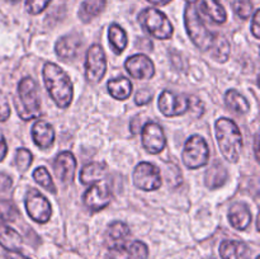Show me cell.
<instances>
[{
	"instance_id": "1",
	"label": "cell",
	"mask_w": 260,
	"mask_h": 259,
	"mask_svg": "<svg viewBox=\"0 0 260 259\" xmlns=\"http://www.w3.org/2000/svg\"><path fill=\"white\" fill-rule=\"evenodd\" d=\"M42 75L46 89L56 106L68 108L74 98V86L68 74L56 63L47 62L43 66Z\"/></svg>"
},
{
	"instance_id": "2",
	"label": "cell",
	"mask_w": 260,
	"mask_h": 259,
	"mask_svg": "<svg viewBox=\"0 0 260 259\" xmlns=\"http://www.w3.org/2000/svg\"><path fill=\"white\" fill-rule=\"evenodd\" d=\"M216 139L218 147L228 161L238 163L240 152L243 150V135L238 124L230 118H222L216 121Z\"/></svg>"
},
{
	"instance_id": "3",
	"label": "cell",
	"mask_w": 260,
	"mask_h": 259,
	"mask_svg": "<svg viewBox=\"0 0 260 259\" xmlns=\"http://www.w3.org/2000/svg\"><path fill=\"white\" fill-rule=\"evenodd\" d=\"M14 104L18 116L23 121H30L41 116L38 85L30 76L23 78L18 84V98L15 99Z\"/></svg>"
},
{
	"instance_id": "4",
	"label": "cell",
	"mask_w": 260,
	"mask_h": 259,
	"mask_svg": "<svg viewBox=\"0 0 260 259\" xmlns=\"http://www.w3.org/2000/svg\"><path fill=\"white\" fill-rule=\"evenodd\" d=\"M184 24L187 28V33L192 42L200 48L201 51L211 50L216 40V35L208 30L205 22L201 18L200 12L193 4H188L184 10Z\"/></svg>"
},
{
	"instance_id": "5",
	"label": "cell",
	"mask_w": 260,
	"mask_h": 259,
	"mask_svg": "<svg viewBox=\"0 0 260 259\" xmlns=\"http://www.w3.org/2000/svg\"><path fill=\"white\" fill-rule=\"evenodd\" d=\"M141 27L149 33L151 37L157 40H169L174 33L172 23L167 15L156 8H146L141 10L137 17Z\"/></svg>"
},
{
	"instance_id": "6",
	"label": "cell",
	"mask_w": 260,
	"mask_h": 259,
	"mask_svg": "<svg viewBox=\"0 0 260 259\" xmlns=\"http://www.w3.org/2000/svg\"><path fill=\"white\" fill-rule=\"evenodd\" d=\"M183 163L189 169L205 167L210 160V147L200 135H193L187 140L182 154Z\"/></svg>"
},
{
	"instance_id": "7",
	"label": "cell",
	"mask_w": 260,
	"mask_h": 259,
	"mask_svg": "<svg viewBox=\"0 0 260 259\" xmlns=\"http://www.w3.org/2000/svg\"><path fill=\"white\" fill-rule=\"evenodd\" d=\"M107 71L106 52L101 45H91L86 52L85 78L90 84L101 83Z\"/></svg>"
},
{
	"instance_id": "8",
	"label": "cell",
	"mask_w": 260,
	"mask_h": 259,
	"mask_svg": "<svg viewBox=\"0 0 260 259\" xmlns=\"http://www.w3.org/2000/svg\"><path fill=\"white\" fill-rule=\"evenodd\" d=\"M161 174L156 165L141 161L134 170V184L141 190H156L161 187Z\"/></svg>"
},
{
	"instance_id": "9",
	"label": "cell",
	"mask_w": 260,
	"mask_h": 259,
	"mask_svg": "<svg viewBox=\"0 0 260 259\" xmlns=\"http://www.w3.org/2000/svg\"><path fill=\"white\" fill-rule=\"evenodd\" d=\"M24 205L28 216L33 221H36V222L45 223L51 218L52 208H51V205L47 198L40 190H28L27 196H25Z\"/></svg>"
},
{
	"instance_id": "10",
	"label": "cell",
	"mask_w": 260,
	"mask_h": 259,
	"mask_svg": "<svg viewBox=\"0 0 260 259\" xmlns=\"http://www.w3.org/2000/svg\"><path fill=\"white\" fill-rule=\"evenodd\" d=\"M111 197L112 195L108 184L103 180H99L88 188V190L84 193L83 201L88 210H90L91 212H98L109 205Z\"/></svg>"
},
{
	"instance_id": "11",
	"label": "cell",
	"mask_w": 260,
	"mask_h": 259,
	"mask_svg": "<svg viewBox=\"0 0 260 259\" xmlns=\"http://www.w3.org/2000/svg\"><path fill=\"white\" fill-rule=\"evenodd\" d=\"M160 112L167 117L182 116L189 109V98L170 90H162L157 102Z\"/></svg>"
},
{
	"instance_id": "12",
	"label": "cell",
	"mask_w": 260,
	"mask_h": 259,
	"mask_svg": "<svg viewBox=\"0 0 260 259\" xmlns=\"http://www.w3.org/2000/svg\"><path fill=\"white\" fill-rule=\"evenodd\" d=\"M142 145L150 154H159L167 145V139L162 127L156 122H147L144 124L141 132Z\"/></svg>"
},
{
	"instance_id": "13",
	"label": "cell",
	"mask_w": 260,
	"mask_h": 259,
	"mask_svg": "<svg viewBox=\"0 0 260 259\" xmlns=\"http://www.w3.org/2000/svg\"><path fill=\"white\" fill-rule=\"evenodd\" d=\"M124 68L129 76L137 80H147L155 75L154 62L144 53H137L127 58Z\"/></svg>"
},
{
	"instance_id": "14",
	"label": "cell",
	"mask_w": 260,
	"mask_h": 259,
	"mask_svg": "<svg viewBox=\"0 0 260 259\" xmlns=\"http://www.w3.org/2000/svg\"><path fill=\"white\" fill-rule=\"evenodd\" d=\"M129 235V228L122 221H114L107 229L106 244L107 248L113 253H119L127 245V238Z\"/></svg>"
},
{
	"instance_id": "15",
	"label": "cell",
	"mask_w": 260,
	"mask_h": 259,
	"mask_svg": "<svg viewBox=\"0 0 260 259\" xmlns=\"http://www.w3.org/2000/svg\"><path fill=\"white\" fill-rule=\"evenodd\" d=\"M53 170H55L56 177L62 183L73 182L76 173V160L73 152H60L53 161Z\"/></svg>"
},
{
	"instance_id": "16",
	"label": "cell",
	"mask_w": 260,
	"mask_h": 259,
	"mask_svg": "<svg viewBox=\"0 0 260 259\" xmlns=\"http://www.w3.org/2000/svg\"><path fill=\"white\" fill-rule=\"evenodd\" d=\"M81 47V38L76 33L63 36L56 42L55 51L61 60H71L78 55L79 50Z\"/></svg>"
},
{
	"instance_id": "17",
	"label": "cell",
	"mask_w": 260,
	"mask_h": 259,
	"mask_svg": "<svg viewBox=\"0 0 260 259\" xmlns=\"http://www.w3.org/2000/svg\"><path fill=\"white\" fill-rule=\"evenodd\" d=\"M55 130L52 124L46 121H37L32 127V137L40 149L47 150L55 142Z\"/></svg>"
},
{
	"instance_id": "18",
	"label": "cell",
	"mask_w": 260,
	"mask_h": 259,
	"mask_svg": "<svg viewBox=\"0 0 260 259\" xmlns=\"http://www.w3.org/2000/svg\"><path fill=\"white\" fill-rule=\"evenodd\" d=\"M229 221L236 230H246L251 223L250 208L246 203L238 202L233 205L229 211Z\"/></svg>"
},
{
	"instance_id": "19",
	"label": "cell",
	"mask_w": 260,
	"mask_h": 259,
	"mask_svg": "<svg viewBox=\"0 0 260 259\" xmlns=\"http://www.w3.org/2000/svg\"><path fill=\"white\" fill-rule=\"evenodd\" d=\"M221 259H250V250L243 241L225 240L220 245Z\"/></svg>"
},
{
	"instance_id": "20",
	"label": "cell",
	"mask_w": 260,
	"mask_h": 259,
	"mask_svg": "<svg viewBox=\"0 0 260 259\" xmlns=\"http://www.w3.org/2000/svg\"><path fill=\"white\" fill-rule=\"evenodd\" d=\"M108 88V93L111 96L118 101H126L129 98L132 93V83L129 79L124 78V76H119V78L112 79L107 84Z\"/></svg>"
},
{
	"instance_id": "21",
	"label": "cell",
	"mask_w": 260,
	"mask_h": 259,
	"mask_svg": "<svg viewBox=\"0 0 260 259\" xmlns=\"http://www.w3.org/2000/svg\"><path fill=\"white\" fill-rule=\"evenodd\" d=\"M107 173V164L104 161H94L90 164L85 165L80 172V182L83 184H93V183L99 182L103 179Z\"/></svg>"
},
{
	"instance_id": "22",
	"label": "cell",
	"mask_w": 260,
	"mask_h": 259,
	"mask_svg": "<svg viewBox=\"0 0 260 259\" xmlns=\"http://www.w3.org/2000/svg\"><path fill=\"white\" fill-rule=\"evenodd\" d=\"M108 40H109V46H111L112 51H113L116 55H121L127 47V43H128V38H127V33L121 25L113 24L109 25L108 28Z\"/></svg>"
},
{
	"instance_id": "23",
	"label": "cell",
	"mask_w": 260,
	"mask_h": 259,
	"mask_svg": "<svg viewBox=\"0 0 260 259\" xmlns=\"http://www.w3.org/2000/svg\"><path fill=\"white\" fill-rule=\"evenodd\" d=\"M0 245L8 251H19L23 245V239L14 229L0 225Z\"/></svg>"
},
{
	"instance_id": "24",
	"label": "cell",
	"mask_w": 260,
	"mask_h": 259,
	"mask_svg": "<svg viewBox=\"0 0 260 259\" xmlns=\"http://www.w3.org/2000/svg\"><path fill=\"white\" fill-rule=\"evenodd\" d=\"M106 4L107 0H83L79 9V18L84 23L91 22L103 12Z\"/></svg>"
},
{
	"instance_id": "25",
	"label": "cell",
	"mask_w": 260,
	"mask_h": 259,
	"mask_svg": "<svg viewBox=\"0 0 260 259\" xmlns=\"http://www.w3.org/2000/svg\"><path fill=\"white\" fill-rule=\"evenodd\" d=\"M225 104L229 109L238 114H245L250 111V103L248 99L235 89H230L225 94Z\"/></svg>"
},
{
	"instance_id": "26",
	"label": "cell",
	"mask_w": 260,
	"mask_h": 259,
	"mask_svg": "<svg viewBox=\"0 0 260 259\" xmlns=\"http://www.w3.org/2000/svg\"><path fill=\"white\" fill-rule=\"evenodd\" d=\"M228 179V172H226L225 167L220 163H215L213 165H211L210 169L206 173V185L211 189H215V188L221 187L223 183Z\"/></svg>"
},
{
	"instance_id": "27",
	"label": "cell",
	"mask_w": 260,
	"mask_h": 259,
	"mask_svg": "<svg viewBox=\"0 0 260 259\" xmlns=\"http://www.w3.org/2000/svg\"><path fill=\"white\" fill-rule=\"evenodd\" d=\"M201 9L213 22L218 23V24H223L226 22V19H228V13H226V9L223 8V5H217L211 2V0H202Z\"/></svg>"
},
{
	"instance_id": "28",
	"label": "cell",
	"mask_w": 260,
	"mask_h": 259,
	"mask_svg": "<svg viewBox=\"0 0 260 259\" xmlns=\"http://www.w3.org/2000/svg\"><path fill=\"white\" fill-rule=\"evenodd\" d=\"M208 52L211 53L212 58H215L218 62H226L230 56V43L223 36L216 35L215 43Z\"/></svg>"
},
{
	"instance_id": "29",
	"label": "cell",
	"mask_w": 260,
	"mask_h": 259,
	"mask_svg": "<svg viewBox=\"0 0 260 259\" xmlns=\"http://www.w3.org/2000/svg\"><path fill=\"white\" fill-rule=\"evenodd\" d=\"M117 255H124L126 259H147L149 256V249L146 244L142 241H132L131 244H127L126 248L119 253H114Z\"/></svg>"
},
{
	"instance_id": "30",
	"label": "cell",
	"mask_w": 260,
	"mask_h": 259,
	"mask_svg": "<svg viewBox=\"0 0 260 259\" xmlns=\"http://www.w3.org/2000/svg\"><path fill=\"white\" fill-rule=\"evenodd\" d=\"M33 178H35V180L41 185V187L47 189L48 192L51 193L57 192V188H56L55 183H53L52 177H51V174L48 173V170L46 169L45 167L36 168V170L33 172Z\"/></svg>"
},
{
	"instance_id": "31",
	"label": "cell",
	"mask_w": 260,
	"mask_h": 259,
	"mask_svg": "<svg viewBox=\"0 0 260 259\" xmlns=\"http://www.w3.org/2000/svg\"><path fill=\"white\" fill-rule=\"evenodd\" d=\"M32 152L28 149H24V147H20V149L17 150V154H15V164H17V168L19 169V172H25V170L29 168V165L32 164Z\"/></svg>"
},
{
	"instance_id": "32",
	"label": "cell",
	"mask_w": 260,
	"mask_h": 259,
	"mask_svg": "<svg viewBox=\"0 0 260 259\" xmlns=\"http://www.w3.org/2000/svg\"><path fill=\"white\" fill-rule=\"evenodd\" d=\"M234 10L241 19H248L253 14V3L251 0H236Z\"/></svg>"
},
{
	"instance_id": "33",
	"label": "cell",
	"mask_w": 260,
	"mask_h": 259,
	"mask_svg": "<svg viewBox=\"0 0 260 259\" xmlns=\"http://www.w3.org/2000/svg\"><path fill=\"white\" fill-rule=\"evenodd\" d=\"M50 3L51 0H27L25 2V9L29 14L37 15L42 13L48 7Z\"/></svg>"
},
{
	"instance_id": "34",
	"label": "cell",
	"mask_w": 260,
	"mask_h": 259,
	"mask_svg": "<svg viewBox=\"0 0 260 259\" xmlns=\"http://www.w3.org/2000/svg\"><path fill=\"white\" fill-rule=\"evenodd\" d=\"M152 96H154V91L149 88H141L137 90L136 95H135V103L137 106H145L149 102H151Z\"/></svg>"
},
{
	"instance_id": "35",
	"label": "cell",
	"mask_w": 260,
	"mask_h": 259,
	"mask_svg": "<svg viewBox=\"0 0 260 259\" xmlns=\"http://www.w3.org/2000/svg\"><path fill=\"white\" fill-rule=\"evenodd\" d=\"M10 116V108L8 104L7 99L4 98L2 93H0V122L7 121Z\"/></svg>"
},
{
	"instance_id": "36",
	"label": "cell",
	"mask_w": 260,
	"mask_h": 259,
	"mask_svg": "<svg viewBox=\"0 0 260 259\" xmlns=\"http://www.w3.org/2000/svg\"><path fill=\"white\" fill-rule=\"evenodd\" d=\"M260 10L256 9L253 14V24H251V32H253L254 37L260 38Z\"/></svg>"
},
{
	"instance_id": "37",
	"label": "cell",
	"mask_w": 260,
	"mask_h": 259,
	"mask_svg": "<svg viewBox=\"0 0 260 259\" xmlns=\"http://www.w3.org/2000/svg\"><path fill=\"white\" fill-rule=\"evenodd\" d=\"M13 182L12 178L9 175L4 174V173H0V192H5V190L9 189L12 187Z\"/></svg>"
},
{
	"instance_id": "38",
	"label": "cell",
	"mask_w": 260,
	"mask_h": 259,
	"mask_svg": "<svg viewBox=\"0 0 260 259\" xmlns=\"http://www.w3.org/2000/svg\"><path fill=\"white\" fill-rule=\"evenodd\" d=\"M7 152H8L7 141H5V137L4 135H3V132L0 131V161L4 160V157L7 156Z\"/></svg>"
},
{
	"instance_id": "39",
	"label": "cell",
	"mask_w": 260,
	"mask_h": 259,
	"mask_svg": "<svg viewBox=\"0 0 260 259\" xmlns=\"http://www.w3.org/2000/svg\"><path fill=\"white\" fill-rule=\"evenodd\" d=\"M141 119L137 118V117H135L134 119L131 121V131L132 134H137V132L141 131Z\"/></svg>"
},
{
	"instance_id": "40",
	"label": "cell",
	"mask_w": 260,
	"mask_h": 259,
	"mask_svg": "<svg viewBox=\"0 0 260 259\" xmlns=\"http://www.w3.org/2000/svg\"><path fill=\"white\" fill-rule=\"evenodd\" d=\"M5 259H29V258L22 255L19 251H9V253H7V255H5Z\"/></svg>"
},
{
	"instance_id": "41",
	"label": "cell",
	"mask_w": 260,
	"mask_h": 259,
	"mask_svg": "<svg viewBox=\"0 0 260 259\" xmlns=\"http://www.w3.org/2000/svg\"><path fill=\"white\" fill-rule=\"evenodd\" d=\"M258 145H259V136L256 135L255 140H254V152H255L256 160H259V147H258Z\"/></svg>"
},
{
	"instance_id": "42",
	"label": "cell",
	"mask_w": 260,
	"mask_h": 259,
	"mask_svg": "<svg viewBox=\"0 0 260 259\" xmlns=\"http://www.w3.org/2000/svg\"><path fill=\"white\" fill-rule=\"evenodd\" d=\"M149 3H151V4L154 5H159V7H161V5H167L168 3H170L172 0H147Z\"/></svg>"
},
{
	"instance_id": "43",
	"label": "cell",
	"mask_w": 260,
	"mask_h": 259,
	"mask_svg": "<svg viewBox=\"0 0 260 259\" xmlns=\"http://www.w3.org/2000/svg\"><path fill=\"white\" fill-rule=\"evenodd\" d=\"M211 2L215 3V4H217V5H222L223 0H211Z\"/></svg>"
},
{
	"instance_id": "44",
	"label": "cell",
	"mask_w": 260,
	"mask_h": 259,
	"mask_svg": "<svg viewBox=\"0 0 260 259\" xmlns=\"http://www.w3.org/2000/svg\"><path fill=\"white\" fill-rule=\"evenodd\" d=\"M4 220H5V217H4V216H3L2 211H0V225H3V222H4Z\"/></svg>"
},
{
	"instance_id": "45",
	"label": "cell",
	"mask_w": 260,
	"mask_h": 259,
	"mask_svg": "<svg viewBox=\"0 0 260 259\" xmlns=\"http://www.w3.org/2000/svg\"><path fill=\"white\" fill-rule=\"evenodd\" d=\"M185 2H187L188 4H194V3L197 2V0H185Z\"/></svg>"
},
{
	"instance_id": "46",
	"label": "cell",
	"mask_w": 260,
	"mask_h": 259,
	"mask_svg": "<svg viewBox=\"0 0 260 259\" xmlns=\"http://www.w3.org/2000/svg\"><path fill=\"white\" fill-rule=\"evenodd\" d=\"M255 259H260V258H259V256H256V258H255Z\"/></svg>"
},
{
	"instance_id": "47",
	"label": "cell",
	"mask_w": 260,
	"mask_h": 259,
	"mask_svg": "<svg viewBox=\"0 0 260 259\" xmlns=\"http://www.w3.org/2000/svg\"><path fill=\"white\" fill-rule=\"evenodd\" d=\"M212 259H213V258H212Z\"/></svg>"
}]
</instances>
